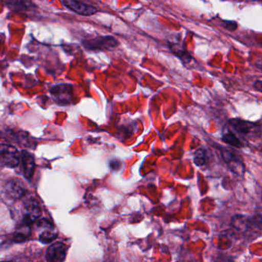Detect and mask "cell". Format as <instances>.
<instances>
[{
	"label": "cell",
	"mask_w": 262,
	"mask_h": 262,
	"mask_svg": "<svg viewBox=\"0 0 262 262\" xmlns=\"http://www.w3.org/2000/svg\"><path fill=\"white\" fill-rule=\"evenodd\" d=\"M31 225L22 222L13 234V241L17 243L25 242L31 235Z\"/></svg>",
	"instance_id": "obj_14"
},
{
	"label": "cell",
	"mask_w": 262,
	"mask_h": 262,
	"mask_svg": "<svg viewBox=\"0 0 262 262\" xmlns=\"http://www.w3.org/2000/svg\"><path fill=\"white\" fill-rule=\"evenodd\" d=\"M1 164L8 168H15L19 164L18 150L13 145H2L1 146Z\"/></svg>",
	"instance_id": "obj_8"
},
{
	"label": "cell",
	"mask_w": 262,
	"mask_h": 262,
	"mask_svg": "<svg viewBox=\"0 0 262 262\" xmlns=\"http://www.w3.org/2000/svg\"><path fill=\"white\" fill-rule=\"evenodd\" d=\"M219 151L230 171L239 177H243L245 172V165L241 155L236 150L226 147H219Z\"/></svg>",
	"instance_id": "obj_2"
},
{
	"label": "cell",
	"mask_w": 262,
	"mask_h": 262,
	"mask_svg": "<svg viewBox=\"0 0 262 262\" xmlns=\"http://www.w3.org/2000/svg\"><path fill=\"white\" fill-rule=\"evenodd\" d=\"M36 228L38 232V239L42 244L51 243L57 237V230L48 219H38Z\"/></svg>",
	"instance_id": "obj_3"
},
{
	"label": "cell",
	"mask_w": 262,
	"mask_h": 262,
	"mask_svg": "<svg viewBox=\"0 0 262 262\" xmlns=\"http://www.w3.org/2000/svg\"><path fill=\"white\" fill-rule=\"evenodd\" d=\"M67 248L62 242H56L47 248L46 258L49 261L62 262L67 257Z\"/></svg>",
	"instance_id": "obj_11"
},
{
	"label": "cell",
	"mask_w": 262,
	"mask_h": 262,
	"mask_svg": "<svg viewBox=\"0 0 262 262\" xmlns=\"http://www.w3.org/2000/svg\"><path fill=\"white\" fill-rule=\"evenodd\" d=\"M53 100L61 105H68L71 102L73 96V87L70 84H59L50 90Z\"/></svg>",
	"instance_id": "obj_6"
},
{
	"label": "cell",
	"mask_w": 262,
	"mask_h": 262,
	"mask_svg": "<svg viewBox=\"0 0 262 262\" xmlns=\"http://www.w3.org/2000/svg\"><path fill=\"white\" fill-rule=\"evenodd\" d=\"M5 191L9 198L18 200L25 195L27 187L20 179H12L6 183Z\"/></svg>",
	"instance_id": "obj_10"
},
{
	"label": "cell",
	"mask_w": 262,
	"mask_h": 262,
	"mask_svg": "<svg viewBox=\"0 0 262 262\" xmlns=\"http://www.w3.org/2000/svg\"><path fill=\"white\" fill-rule=\"evenodd\" d=\"M261 152H262V148H261Z\"/></svg>",
	"instance_id": "obj_21"
},
{
	"label": "cell",
	"mask_w": 262,
	"mask_h": 262,
	"mask_svg": "<svg viewBox=\"0 0 262 262\" xmlns=\"http://www.w3.org/2000/svg\"><path fill=\"white\" fill-rule=\"evenodd\" d=\"M228 125L235 133L239 135H242V136H248L251 133H254L256 128L258 127L255 122L244 120L239 118L229 119Z\"/></svg>",
	"instance_id": "obj_9"
},
{
	"label": "cell",
	"mask_w": 262,
	"mask_h": 262,
	"mask_svg": "<svg viewBox=\"0 0 262 262\" xmlns=\"http://www.w3.org/2000/svg\"><path fill=\"white\" fill-rule=\"evenodd\" d=\"M22 161L23 168H24V176L27 179H31L35 170L34 157L31 153L27 151H23L20 155Z\"/></svg>",
	"instance_id": "obj_13"
},
{
	"label": "cell",
	"mask_w": 262,
	"mask_h": 262,
	"mask_svg": "<svg viewBox=\"0 0 262 262\" xmlns=\"http://www.w3.org/2000/svg\"><path fill=\"white\" fill-rule=\"evenodd\" d=\"M3 2L13 12H28L36 7L30 0H3Z\"/></svg>",
	"instance_id": "obj_12"
},
{
	"label": "cell",
	"mask_w": 262,
	"mask_h": 262,
	"mask_svg": "<svg viewBox=\"0 0 262 262\" xmlns=\"http://www.w3.org/2000/svg\"><path fill=\"white\" fill-rule=\"evenodd\" d=\"M255 65L259 70H261L262 71V59L257 60V62H256Z\"/></svg>",
	"instance_id": "obj_19"
},
{
	"label": "cell",
	"mask_w": 262,
	"mask_h": 262,
	"mask_svg": "<svg viewBox=\"0 0 262 262\" xmlns=\"http://www.w3.org/2000/svg\"><path fill=\"white\" fill-rule=\"evenodd\" d=\"M231 225L238 232L256 238L262 235V214H235L231 217Z\"/></svg>",
	"instance_id": "obj_1"
},
{
	"label": "cell",
	"mask_w": 262,
	"mask_h": 262,
	"mask_svg": "<svg viewBox=\"0 0 262 262\" xmlns=\"http://www.w3.org/2000/svg\"><path fill=\"white\" fill-rule=\"evenodd\" d=\"M254 88L257 91L262 93V80H257L254 83Z\"/></svg>",
	"instance_id": "obj_18"
},
{
	"label": "cell",
	"mask_w": 262,
	"mask_h": 262,
	"mask_svg": "<svg viewBox=\"0 0 262 262\" xmlns=\"http://www.w3.org/2000/svg\"><path fill=\"white\" fill-rule=\"evenodd\" d=\"M119 45L117 39L113 36H99L93 39L82 41V46L85 49L92 51L96 50H108L116 48Z\"/></svg>",
	"instance_id": "obj_4"
},
{
	"label": "cell",
	"mask_w": 262,
	"mask_h": 262,
	"mask_svg": "<svg viewBox=\"0 0 262 262\" xmlns=\"http://www.w3.org/2000/svg\"><path fill=\"white\" fill-rule=\"evenodd\" d=\"M209 160V155L205 148H199L194 153V163L196 166H205Z\"/></svg>",
	"instance_id": "obj_16"
},
{
	"label": "cell",
	"mask_w": 262,
	"mask_h": 262,
	"mask_svg": "<svg viewBox=\"0 0 262 262\" xmlns=\"http://www.w3.org/2000/svg\"><path fill=\"white\" fill-rule=\"evenodd\" d=\"M171 50L174 52V54L177 55L178 57H180L184 62H189L191 59V56L187 53L185 50L181 47H178L177 44L174 43L171 45Z\"/></svg>",
	"instance_id": "obj_17"
},
{
	"label": "cell",
	"mask_w": 262,
	"mask_h": 262,
	"mask_svg": "<svg viewBox=\"0 0 262 262\" xmlns=\"http://www.w3.org/2000/svg\"><path fill=\"white\" fill-rule=\"evenodd\" d=\"M261 199H262V192H261Z\"/></svg>",
	"instance_id": "obj_20"
},
{
	"label": "cell",
	"mask_w": 262,
	"mask_h": 262,
	"mask_svg": "<svg viewBox=\"0 0 262 262\" xmlns=\"http://www.w3.org/2000/svg\"><path fill=\"white\" fill-rule=\"evenodd\" d=\"M42 214L40 205L34 198H30L24 202L23 205V222L32 225L36 222Z\"/></svg>",
	"instance_id": "obj_5"
},
{
	"label": "cell",
	"mask_w": 262,
	"mask_h": 262,
	"mask_svg": "<svg viewBox=\"0 0 262 262\" xmlns=\"http://www.w3.org/2000/svg\"><path fill=\"white\" fill-rule=\"evenodd\" d=\"M222 140L227 145L234 147V148H242L245 146L243 141L241 140L232 132L224 133L222 137Z\"/></svg>",
	"instance_id": "obj_15"
},
{
	"label": "cell",
	"mask_w": 262,
	"mask_h": 262,
	"mask_svg": "<svg viewBox=\"0 0 262 262\" xmlns=\"http://www.w3.org/2000/svg\"><path fill=\"white\" fill-rule=\"evenodd\" d=\"M62 4L67 9L81 16H93L98 12L96 7L79 0H62Z\"/></svg>",
	"instance_id": "obj_7"
}]
</instances>
